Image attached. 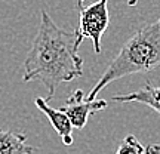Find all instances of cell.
I'll list each match as a JSON object with an SVG mask.
<instances>
[{"mask_svg":"<svg viewBox=\"0 0 160 154\" xmlns=\"http://www.w3.org/2000/svg\"><path fill=\"white\" fill-rule=\"evenodd\" d=\"M80 76H83V59L79 57L76 33L59 28L43 11L37 36L24 61L22 82H40L51 99L61 83Z\"/></svg>","mask_w":160,"mask_h":154,"instance_id":"obj_1","label":"cell"},{"mask_svg":"<svg viewBox=\"0 0 160 154\" xmlns=\"http://www.w3.org/2000/svg\"><path fill=\"white\" fill-rule=\"evenodd\" d=\"M157 67H160V18L138 30L122 46L86 98L89 101L97 99L98 93L114 80L137 73H148Z\"/></svg>","mask_w":160,"mask_h":154,"instance_id":"obj_2","label":"cell"},{"mask_svg":"<svg viewBox=\"0 0 160 154\" xmlns=\"http://www.w3.org/2000/svg\"><path fill=\"white\" fill-rule=\"evenodd\" d=\"M80 19L76 30V45L80 46L85 39L93 42V52L101 53V37L110 24L108 0H97L89 6L79 9Z\"/></svg>","mask_w":160,"mask_h":154,"instance_id":"obj_3","label":"cell"},{"mask_svg":"<svg viewBox=\"0 0 160 154\" xmlns=\"http://www.w3.org/2000/svg\"><path fill=\"white\" fill-rule=\"evenodd\" d=\"M105 107H107L105 99L89 101L85 97V92L82 89H77L74 93L70 95V98L59 110H62L67 114L73 129H83L89 120V116L99 111V110H104Z\"/></svg>","mask_w":160,"mask_h":154,"instance_id":"obj_4","label":"cell"},{"mask_svg":"<svg viewBox=\"0 0 160 154\" xmlns=\"http://www.w3.org/2000/svg\"><path fill=\"white\" fill-rule=\"evenodd\" d=\"M34 104H36V107L49 119L51 125L53 126V129L57 131V133L61 137V139H62L64 145L70 147L71 144L74 142V139H73V135H71V133H73V126L70 123L67 114L64 113L62 110L52 108L45 98H40V97L36 98Z\"/></svg>","mask_w":160,"mask_h":154,"instance_id":"obj_5","label":"cell"},{"mask_svg":"<svg viewBox=\"0 0 160 154\" xmlns=\"http://www.w3.org/2000/svg\"><path fill=\"white\" fill-rule=\"evenodd\" d=\"M36 150L27 142L25 133L0 127V154H33Z\"/></svg>","mask_w":160,"mask_h":154,"instance_id":"obj_6","label":"cell"},{"mask_svg":"<svg viewBox=\"0 0 160 154\" xmlns=\"http://www.w3.org/2000/svg\"><path fill=\"white\" fill-rule=\"evenodd\" d=\"M114 102H139L148 105L160 114V86L147 85L138 91L128 93V95H116L113 97Z\"/></svg>","mask_w":160,"mask_h":154,"instance_id":"obj_7","label":"cell"},{"mask_svg":"<svg viewBox=\"0 0 160 154\" xmlns=\"http://www.w3.org/2000/svg\"><path fill=\"white\" fill-rule=\"evenodd\" d=\"M116 154H145V148L133 135H128L120 142Z\"/></svg>","mask_w":160,"mask_h":154,"instance_id":"obj_8","label":"cell"},{"mask_svg":"<svg viewBox=\"0 0 160 154\" xmlns=\"http://www.w3.org/2000/svg\"><path fill=\"white\" fill-rule=\"evenodd\" d=\"M145 154H160V144H151L145 148Z\"/></svg>","mask_w":160,"mask_h":154,"instance_id":"obj_9","label":"cell"},{"mask_svg":"<svg viewBox=\"0 0 160 154\" xmlns=\"http://www.w3.org/2000/svg\"><path fill=\"white\" fill-rule=\"evenodd\" d=\"M126 3H128L129 6H135L138 3V0H126Z\"/></svg>","mask_w":160,"mask_h":154,"instance_id":"obj_10","label":"cell"},{"mask_svg":"<svg viewBox=\"0 0 160 154\" xmlns=\"http://www.w3.org/2000/svg\"><path fill=\"white\" fill-rule=\"evenodd\" d=\"M83 3H85V0H77V9H80L83 6Z\"/></svg>","mask_w":160,"mask_h":154,"instance_id":"obj_11","label":"cell"}]
</instances>
